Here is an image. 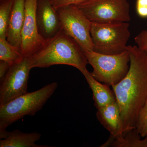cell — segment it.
<instances>
[{
  "mask_svg": "<svg viewBox=\"0 0 147 147\" xmlns=\"http://www.w3.org/2000/svg\"><path fill=\"white\" fill-rule=\"evenodd\" d=\"M37 0H26L25 17L21 32V53L24 57L33 55L45 46L47 41L40 35L36 11Z\"/></svg>",
  "mask_w": 147,
  "mask_h": 147,
  "instance_id": "cell-9",
  "label": "cell"
},
{
  "mask_svg": "<svg viewBox=\"0 0 147 147\" xmlns=\"http://www.w3.org/2000/svg\"><path fill=\"white\" fill-rule=\"evenodd\" d=\"M41 134L37 132L28 133L16 129L11 131L0 130V147H47L37 144Z\"/></svg>",
  "mask_w": 147,
  "mask_h": 147,
  "instance_id": "cell-13",
  "label": "cell"
},
{
  "mask_svg": "<svg viewBox=\"0 0 147 147\" xmlns=\"http://www.w3.org/2000/svg\"><path fill=\"white\" fill-rule=\"evenodd\" d=\"M134 41L140 50L146 51L147 50V30H142L134 38Z\"/></svg>",
  "mask_w": 147,
  "mask_h": 147,
  "instance_id": "cell-20",
  "label": "cell"
},
{
  "mask_svg": "<svg viewBox=\"0 0 147 147\" xmlns=\"http://www.w3.org/2000/svg\"><path fill=\"white\" fill-rule=\"evenodd\" d=\"M96 117L110 134V138L119 139L124 136L123 124L117 101L97 109Z\"/></svg>",
  "mask_w": 147,
  "mask_h": 147,
  "instance_id": "cell-11",
  "label": "cell"
},
{
  "mask_svg": "<svg viewBox=\"0 0 147 147\" xmlns=\"http://www.w3.org/2000/svg\"><path fill=\"white\" fill-rule=\"evenodd\" d=\"M85 77L92 92L94 105L97 109L117 101L115 95L110 86L101 83L95 79L87 68L80 71Z\"/></svg>",
  "mask_w": 147,
  "mask_h": 147,
  "instance_id": "cell-14",
  "label": "cell"
},
{
  "mask_svg": "<svg viewBox=\"0 0 147 147\" xmlns=\"http://www.w3.org/2000/svg\"><path fill=\"white\" fill-rule=\"evenodd\" d=\"M14 0H0V38H6L7 26Z\"/></svg>",
  "mask_w": 147,
  "mask_h": 147,
  "instance_id": "cell-17",
  "label": "cell"
},
{
  "mask_svg": "<svg viewBox=\"0 0 147 147\" xmlns=\"http://www.w3.org/2000/svg\"><path fill=\"white\" fill-rule=\"evenodd\" d=\"M136 9L139 17L147 18V0H136Z\"/></svg>",
  "mask_w": 147,
  "mask_h": 147,
  "instance_id": "cell-21",
  "label": "cell"
},
{
  "mask_svg": "<svg viewBox=\"0 0 147 147\" xmlns=\"http://www.w3.org/2000/svg\"><path fill=\"white\" fill-rule=\"evenodd\" d=\"M25 1L26 0H14L7 32V40L20 49L25 20Z\"/></svg>",
  "mask_w": 147,
  "mask_h": 147,
  "instance_id": "cell-12",
  "label": "cell"
},
{
  "mask_svg": "<svg viewBox=\"0 0 147 147\" xmlns=\"http://www.w3.org/2000/svg\"><path fill=\"white\" fill-rule=\"evenodd\" d=\"M87 0H50L52 5L56 10L58 9L70 5H77Z\"/></svg>",
  "mask_w": 147,
  "mask_h": 147,
  "instance_id": "cell-19",
  "label": "cell"
},
{
  "mask_svg": "<svg viewBox=\"0 0 147 147\" xmlns=\"http://www.w3.org/2000/svg\"><path fill=\"white\" fill-rule=\"evenodd\" d=\"M24 58L19 48L11 45L7 38H0V60L5 61L11 66Z\"/></svg>",
  "mask_w": 147,
  "mask_h": 147,
  "instance_id": "cell-16",
  "label": "cell"
},
{
  "mask_svg": "<svg viewBox=\"0 0 147 147\" xmlns=\"http://www.w3.org/2000/svg\"><path fill=\"white\" fill-rule=\"evenodd\" d=\"M130 57L128 72L112 86L123 124L124 136L135 129L139 113L147 98V53L127 45Z\"/></svg>",
  "mask_w": 147,
  "mask_h": 147,
  "instance_id": "cell-1",
  "label": "cell"
},
{
  "mask_svg": "<svg viewBox=\"0 0 147 147\" xmlns=\"http://www.w3.org/2000/svg\"><path fill=\"white\" fill-rule=\"evenodd\" d=\"M57 82L47 84L39 90L28 92L0 105V130L27 115L33 116L41 110L58 88Z\"/></svg>",
  "mask_w": 147,
  "mask_h": 147,
  "instance_id": "cell-3",
  "label": "cell"
},
{
  "mask_svg": "<svg viewBox=\"0 0 147 147\" xmlns=\"http://www.w3.org/2000/svg\"><path fill=\"white\" fill-rule=\"evenodd\" d=\"M10 66V65L6 62L0 60V81L3 79Z\"/></svg>",
  "mask_w": 147,
  "mask_h": 147,
  "instance_id": "cell-22",
  "label": "cell"
},
{
  "mask_svg": "<svg viewBox=\"0 0 147 147\" xmlns=\"http://www.w3.org/2000/svg\"><path fill=\"white\" fill-rule=\"evenodd\" d=\"M61 30L72 38L84 51H93L90 34L92 22L77 5H70L58 9Z\"/></svg>",
  "mask_w": 147,
  "mask_h": 147,
  "instance_id": "cell-7",
  "label": "cell"
},
{
  "mask_svg": "<svg viewBox=\"0 0 147 147\" xmlns=\"http://www.w3.org/2000/svg\"><path fill=\"white\" fill-rule=\"evenodd\" d=\"M128 22L92 23L90 34L94 51L105 55H117L127 50L130 38Z\"/></svg>",
  "mask_w": 147,
  "mask_h": 147,
  "instance_id": "cell-5",
  "label": "cell"
},
{
  "mask_svg": "<svg viewBox=\"0 0 147 147\" xmlns=\"http://www.w3.org/2000/svg\"><path fill=\"white\" fill-rule=\"evenodd\" d=\"M36 17L38 32L46 41L61 30L59 16L50 0H37Z\"/></svg>",
  "mask_w": 147,
  "mask_h": 147,
  "instance_id": "cell-10",
  "label": "cell"
},
{
  "mask_svg": "<svg viewBox=\"0 0 147 147\" xmlns=\"http://www.w3.org/2000/svg\"><path fill=\"white\" fill-rule=\"evenodd\" d=\"M135 129L141 137L147 136V98L139 113Z\"/></svg>",
  "mask_w": 147,
  "mask_h": 147,
  "instance_id": "cell-18",
  "label": "cell"
},
{
  "mask_svg": "<svg viewBox=\"0 0 147 147\" xmlns=\"http://www.w3.org/2000/svg\"><path fill=\"white\" fill-rule=\"evenodd\" d=\"M146 52H147V50H146Z\"/></svg>",
  "mask_w": 147,
  "mask_h": 147,
  "instance_id": "cell-23",
  "label": "cell"
},
{
  "mask_svg": "<svg viewBox=\"0 0 147 147\" xmlns=\"http://www.w3.org/2000/svg\"><path fill=\"white\" fill-rule=\"evenodd\" d=\"M31 69L26 57L11 66L5 76L0 81V105L28 92L29 74Z\"/></svg>",
  "mask_w": 147,
  "mask_h": 147,
  "instance_id": "cell-8",
  "label": "cell"
},
{
  "mask_svg": "<svg viewBox=\"0 0 147 147\" xmlns=\"http://www.w3.org/2000/svg\"><path fill=\"white\" fill-rule=\"evenodd\" d=\"M77 6L92 23L111 24L131 20L128 0H87Z\"/></svg>",
  "mask_w": 147,
  "mask_h": 147,
  "instance_id": "cell-6",
  "label": "cell"
},
{
  "mask_svg": "<svg viewBox=\"0 0 147 147\" xmlns=\"http://www.w3.org/2000/svg\"><path fill=\"white\" fill-rule=\"evenodd\" d=\"M141 137L136 129H134L127 132L120 139L116 140L110 137L102 147H147V136L143 139Z\"/></svg>",
  "mask_w": 147,
  "mask_h": 147,
  "instance_id": "cell-15",
  "label": "cell"
},
{
  "mask_svg": "<svg viewBox=\"0 0 147 147\" xmlns=\"http://www.w3.org/2000/svg\"><path fill=\"white\" fill-rule=\"evenodd\" d=\"M28 59L32 69L65 65L80 71L86 68L88 63L84 50L76 41L62 30L53 38L47 40L45 46Z\"/></svg>",
  "mask_w": 147,
  "mask_h": 147,
  "instance_id": "cell-2",
  "label": "cell"
},
{
  "mask_svg": "<svg viewBox=\"0 0 147 147\" xmlns=\"http://www.w3.org/2000/svg\"><path fill=\"white\" fill-rule=\"evenodd\" d=\"M84 53L88 63L92 67V75L110 86L118 84L128 72L130 57L127 50L117 55H105L94 51Z\"/></svg>",
  "mask_w": 147,
  "mask_h": 147,
  "instance_id": "cell-4",
  "label": "cell"
}]
</instances>
